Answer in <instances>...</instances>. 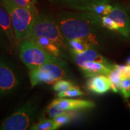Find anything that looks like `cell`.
<instances>
[{
  "instance_id": "cell-1",
  "label": "cell",
  "mask_w": 130,
  "mask_h": 130,
  "mask_svg": "<svg viewBox=\"0 0 130 130\" xmlns=\"http://www.w3.org/2000/svg\"><path fill=\"white\" fill-rule=\"evenodd\" d=\"M57 22L66 40L81 39L95 49L100 46L102 25L101 16L91 12L61 13Z\"/></svg>"
},
{
  "instance_id": "cell-2",
  "label": "cell",
  "mask_w": 130,
  "mask_h": 130,
  "mask_svg": "<svg viewBox=\"0 0 130 130\" xmlns=\"http://www.w3.org/2000/svg\"><path fill=\"white\" fill-rule=\"evenodd\" d=\"M0 4L10 16L18 43L29 37L32 25L39 15V10L22 7L13 0H0Z\"/></svg>"
},
{
  "instance_id": "cell-3",
  "label": "cell",
  "mask_w": 130,
  "mask_h": 130,
  "mask_svg": "<svg viewBox=\"0 0 130 130\" xmlns=\"http://www.w3.org/2000/svg\"><path fill=\"white\" fill-rule=\"evenodd\" d=\"M44 37L56 42L63 53L69 51L67 40L61 32L57 22L53 16L39 14L35 19L30 36Z\"/></svg>"
},
{
  "instance_id": "cell-4",
  "label": "cell",
  "mask_w": 130,
  "mask_h": 130,
  "mask_svg": "<svg viewBox=\"0 0 130 130\" xmlns=\"http://www.w3.org/2000/svg\"><path fill=\"white\" fill-rule=\"evenodd\" d=\"M68 64L61 58L49 61L30 71L32 87L40 84H53L67 76Z\"/></svg>"
},
{
  "instance_id": "cell-5",
  "label": "cell",
  "mask_w": 130,
  "mask_h": 130,
  "mask_svg": "<svg viewBox=\"0 0 130 130\" xmlns=\"http://www.w3.org/2000/svg\"><path fill=\"white\" fill-rule=\"evenodd\" d=\"M39 106L37 99H31L24 104L0 124L1 130H25L31 127Z\"/></svg>"
},
{
  "instance_id": "cell-6",
  "label": "cell",
  "mask_w": 130,
  "mask_h": 130,
  "mask_svg": "<svg viewBox=\"0 0 130 130\" xmlns=\"http://www.w3.org/2000/svg\"><path fill=\"white\" fill-rule=\"evenodd\" d=\"M19 57L30 71L58 58L50 55L30 38L21 42Z\"/></svg>"
},
{
  "instance_id": "cell-7",
  "label": "cell",
  "mask_w": 130,
  "mask_h": 130,
  "mask_svg": "<svg viewBox=\"0 0 130 130\" xmlns=\"http://www.w3.org/2000/svg\"><path fill=\"white\" fill-rule=\"evenodd\" d=\"M22 78L12 60L0 56V97L13 93L21 85Z\"/></svg>"
},
{
  "instance_id": "cell-8",
  "label": "cell",
  "mask_w": 130,
  "mask_h": 130,
  "mask_svg": "<svg viewBox=\"0 0 130 130\" xmlns=\"http://www.w3.org/2000/svg\"><path fill=\"white\" fill-rule=\"evenodd\" d=\"M95 107L92 101L58 98L55 99L46 107V111L50 118L54 119L67 111L92 108Z\"/></svg>"
},
{
  "instance_id": "cell-9",
  "label": "cell",
  "mask_w": 130,
  "mask_h": 130,
  "mask_svg": "<svg viewBox=\"0 0 130 130\" xmlns=\"http://www.w3.org/2000/svg\"><path fill=\"white\" fill-rule=\"evenodd\" d=\"M107 16L117 24L118 33L125 39H130V18L125 9L121 5L113 3L111 11Z\"/></svg>"
},
{
  "instance_id": "cell-10",
  "label": "cell",
  "mask_w": 130,
  "mask_h": 130,
  "mask_svg": "<svg viewBox=\"0 0 130 130\" xmlns=\"http://www.w3.org/2000/svg\"><path fill=\"white\" fill-rule=\"evenodd\" d=\"M0 27L6 35L10 47V50L12 51L13 49L17 45L18 42L16 38L10 16L7 10L1 4H0Z\"/></svg>"
},
{
  "instance_id": "cell-11",
  "label": "cell",
  "mask_w": 130,
  "mask_h": 130,
  "mask_svg": "<svg viewBox=\"0 0 130 130\" xmlns=\"http://www.w3.org/2000/svg\"><path fill=\"white\" fill-rule=\"evenodd\" d=\"M114 64H105L96 61H87L79 68L86 77L90 78L99 75L107 76L113 69Z\"/></svg>"
},
{
  "instance_id": "cell-12",
  "label": "cell",
  "mask_w": 130,
  "mask_h": 130,
  "mask_svg": "<svg viewBox=\"0 0 130 130\" xmlns=\"http://www.w3.org/2000/svg\"><path fill=\"white\" fill-rule=\"evenodd\" d=\"M72 56L73 59L78 67L87 61H96L105 64H113L95 48H90L81 53L72 54Z\"/></svg>"
},
{
  "instance_id": "cell-13",
  "label": "cell",
  "mask_w": 130,
  "mask_h": 130,
  "mask_svg": "<svg viewBox=\"0 0 130 130\" xmlns=\"http://www.w3.org/2000/svg\"><path fill=\"white\" fill-rule=\"evenodd\" d=\"M87 89L97 94L106 93L111 88L108 77L104 75H99L90 77L87 82Z\"/></svg>"
},
{
  "instance_id": "cell-14",
  "label": "cell",
  "mask_w": 130,
  "mask_h": 130,
  "mask_svg": "<svg viewBox=\"0 0 130 130\" xmlns=\"http://www.w3.org/2000/svg\"><path fill=\"white\" fill-rule=\"evenodd\" d=\"M28 38H30L36 42L42 48H43L45 51H46L51 56L58 58H61V57L64 56L63 52L57 45L56 42L53 40L44 37L31 36Z\"/></svg>"
},
{
  "instance_id": "cell-15",
  "label": "cell",
  "mask_w": 130,
  "mask_h": 130,
  "mask_svg": "<svg viewBox=\"0 0 130 130\" xmlns=\"http://www.w3.org/2000/svg\"><path fill=\"white\" fill-rule=\"evenodd\" d=\"M73 9L82 10L92 5L102 3H113L114 0H58Z\"/></svg>"
},
{
  "instance_id": "cell-16",
  "label": "cell",
  "mask_w": 130,
  "mask_h": 130,
  "mask_svg": "<svg viewBox=\"0 0 130 130\" xmlns=\"http://www.w3.org/2000/svg\"><path fill=\"white\" fill-rule=\"evenodd\" d=\"M68 43L69 51L71 54L81 53L90 48H95L88 41L81 39H74L68 40Z\"/></svg>"
},
{
  "instance_id": "cell-17",
  "label": "cell",
  "mask_w": 130,
  "mask_h": 130,
  "mask_svg": "<svg viewBox=\"0 0 130 130\" xmlns=\"http://www.w3.org/2000/svg\"><path fill=\"white\" fill-rule=\"evenodd\" d=\"M111 83V90L114 92L118 93L121 89V83L123 80L122 74L121 71L116 68L114 64L113 69L110 71L109 74L107 75Z\"/></svg>"
},
{
  "instance_id": "cell-18",
  "label": "cell",
  "mask_w": 130,
  "mask_h": 130,
  "mask_svg": "<svg viewBox=\"0 0 130 130\" xmlns=\"http://www.w3.org/2000/svg\"><path fill=\"white\" fill-rule=\"evenodd\" d=\"M113 4L108 3H102L92 5L83 10V11L91 12L101 16L108 15L111 11Z\"/></svg>"
},
{
  "instance_id": "cell-19",
  "label": "cell",
  "mask_w": 130,
  "mask_h": 130,
  "mask_svg": "<svg viewBox=\"0 0 130 130\" xmlns=\"http://www.w3.org/2000/svg\"><path fill=\"white\" fill-rule=\"evenodd\" d=\"M58 129L53 119H45L31 126L32 130H55Z\"/></svg>"
},
{
  "instance_id": "cell-20",
  "label": "cell",
  "mask_w": 130,
  "mask_h": 130,
  "mask_svg": "<svg viewBox=\"0 0 130 130\" xmlns=\"http://www.w3.org/2000/svg\"><path fill=\"white\" fill-rule=\"evenodd\" d=\"M74 118V114L72 111H67L63 113L61 115H58L53 119L55 124L57 126V128H60V126L64 125L71 122V120Z\"/></svg>"
},
{
  "instance_id": "cell-21",
  "label": "cell",
  "mask_w": 130,
  "mask_h": 130,
  "mask_svg": "<svg viewBox=\"0 0 130 130\" xmlns=\"http://www.w3.org/2000/svg\"><path fill=\"white\" fill-rule=\"evenodd\" d=\"M83 94L84 93L79 87L74 86V87H71L67 90L58 92L57 96L58 98H74L83 95Z\"/></svg>"
},
{
  "instance_id": "cell-22",
  "label": "cell",
  "mask_w": 130,
  "mask_h": 130,
  "mask_svg": "<svg viewBox=\"0 0 130 130\" xmlns=\"http://www.w3.org/2000/svg\"><path fill=\"white\" fill-rule=\"evenodd\" d=\"M74 84L70 81L61 79L54 83L53 89L54 90L60 92L67 90L68 89H71V87H74Z\"/></svg>"
},
{
  "instance_id": "cell-23",
  "label": "cell",
  "mask_w": 130,
  "mask_h": 130,
  "mask_svg": "<svg viewBox=\"0 0 130 130\" xmlns=\"http://www.w3.org/2000/svg\"><path fill=\"white\" fill-rule=\"evenodd\" d=\"M101 22L103 27L108 30L118 32V27L116 22L107 15L101 16Z\"/></svg>"
},
{
  "instance_id": "cell-24",
  "label": "cell",
  "mask_w": 130,
  "mask_h": 130,
  "mask_svg": "<svg viewBox=\"0 0 130 130\" xmlns=\"http://www.w3.org/2000/svg\"><path fill=\"white\" fill-rule=\"evenodd\" d=\"M120 92L122 94L125 99L130 98V79H123L121 83Z\"/></svg>"
},
{
  "instance_id": "cell-25",
  "label": "cell",
  "mask_w": 130,
  "mask_h": 130,
  "mask_svg": "<svg viewBox=\"0 0 130 130\" xmlns=\"http://www.w3.org/2000/svg\"><path fill=\"white\" fill-rule=\"evenodd\" d=\"M14 3L22 7L31 10H37V8L35 6V2L33 0H13Z\"/></svg>"
},
{
  "instance_id": "cell-26",
  "label": "cell",
  "mask_w": 130,
  "mask_h": 130,
  "mask_svg": "<svg viewBox=\"0 0 130 130\" xmlns=\"http://www.w3.org/2000/svg\"><path fill=\"white\" fill-rule=\"evenodd\" d=\"M0 48L7 49V50L9 48H10L6 35L3 32L2 29L1 28V27H0Z\"/></svg>"
},
{
  "instance_id": "cell-27",
  "label": "cell",
  "mask_w": 130,
  "mask_h": 130,
  "mask_svg": "<svg viewBox=\"0 0 130 130\" xmlns=\"http://www.w3.org/2000/svg\"><path fill=\"white\" fill-rule=\"evenodd\" d=\"M126 64L127 65H130V57L128 58L127 60H126Z\"/></svg>"
},
{
  "instance_id": "cell-28",
  "label": "cell",
  "mask_w": 130,
  "mask_h": 130,
  "mask_svg": "<svg viewBox=\"0 0 130 130\" xmlns=\"http://www.w3.org/2000/svg\"><path fill=\"white\" fill-rule=\"evenodd\" d=\"M33 1H35V3H36V0H33ZM49 1H52V0H49Z\"/></svg>"
},
{
  "instance_id": "cell-29",
  "label": "cell",
  "mask_w": 130,
  "mask_h": 130,
  "mask_svg": "<svg viewBox=\"0 0 130 130\" xmlns=\"http://www.w3.org/2000/svg\"><path fill=\"white\" fill-rule=\"evenodd\" d=\"M129 67H130V65H129Z\"/></svg>"
}]
</instances>
